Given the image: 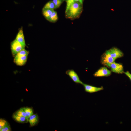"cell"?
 <instances>
[{"label":"cell","instance_id":"cell-1","mask_svg":"<svg viewBox=\"0 0 131 131\" xmlns=\"http://www.w3.org/2000/svg\"><path fill=\"white\" fill-rule=\"evenodd\" d=\"M83 5L79 2L75 1L66 10V18L71 20L79 18L83 10Z\"/></svg>","mask_w":131,"mask_h":131},{"label":"cell","instance_id":"cell-2","mask_svg":"<svg viewBox=\"0 0 131 131\" xmlns=\"http://www.w3.org/2000/svg\"><path fill=\"white\" fill-rule=\"evenodd\" d=\"M25 48V47L22 46L15 39L11 43V50L12 55L14 57L24 49Z\"/></svg>","mask_w":131,"mask_h":131},{"label":"cell","instance_id":"cell-3","mask_svg":"<svg viewBox=\"0 0 131 131\" xmlns=\"http://www.w3.org/2000/svg\"><path fill=\"white\" fill-rule=\"evenodd\" d=\"M115 60L106 51L102 54L101 57V64L108 67H109L111 64L115 62Z\"/></svg>","mask_w":131,"mask_h":131},{"label":"cell","instance_id":"cell-4","mask_svg":"<svg viewBox=\"0 0 131 131\" xmlns=\"http://www.w3.org/2000/svg\"><path fill=\"white\" fill-rule=\"evenodd\" d=\"M106 51L115 60L118 58L122 57L124 55L123 53L116 47H113Z\"/></svg>","mask_w":131,"mask_h":131},{"label":"cell","instance_id":"cell-5","mask_svg":"<svg viewBox=\"0 0 131 131\" xmlns=\"http://www.w3.org/2000/svg\"><path fill=\"white\" fill-rule=\"evenodd\" d=\"M66 73L75 83L82 85L83 83L80 80L77 73L73 69L67 70Z\"/></svg>","mask_w":131,"mask_h":131},{"label":"cell","instance_id":"cell-6","mask_svg":"<svg viewBox=\"0 0 131 131\" xmlns=\"http://www.w3.org/2000/svg\"><path fill=\"white\" fill-rule=\"evenodd\" d=\"M108 67H110L111 71L113 72L119 74L124 73L123 67L122 65L115 62L111 64Z\"/></svg>","mask_w":131,"mask_h":131},{"label":"cell","instance_id":"cell-7","mask_svg":"<svg viewBox=\"0 0 131 131\" xmlns=\"http://www.w3.org/2000/svg\"><path fill=\"white\" fill-rule=\"evenodd\" d=\"M111 74V71L107 67H103L97 70L93 74L95 77H107L110 76Z\"/></svg>","mask_w":131,"mask_h":131},{"label":"cell","instance_id":"cell-8","mask_svg":"<svg viewBox=\"0 0 131 131\" xmlns=\"http://www.w3.org/2000/svg\"><path fill=\"white\" fill-rule=\"evenodd\" d=\"M82 85L83 86L85 91L90 93H93L101 91L103 89V87H97L90 85L84 84L83 83Z\"/></svg>","mask_w":131,"mask_h":131},{"label":"cell","instance_id":"cell-9","mask_svg":"<svg viewBox=\"0 0 131 131\" xmlns=\"http://www.w3.org/2000/svg\"><path fill=\"white\" fill-rule=\"evenodd\" d=\"M28 55L19 57H14V62L16 65L19 66L24 65L26 62Z\"/></svg>","mask_w":131,"mask_h":131},{"label":"cell","instance_id":"cell-10","mask_svg":"<svg viewBox=\"0 0 131 131\" xmlns=\"http://www.w3.org/2000/svg\"><path fill=\"white\" fill-rule=\"evenodd\" d=\"M15 39L23 46L25 47L26 46L24 36L22 28L19 30Z\"/></svg>","mask_w":131,"mask_h":131},{"label":"cell","instance_id":"cell-11","mask_svg":"<svg viewBox=\"0 0 131 131\" xmlns=\"http://www.w3.org/2000/svg\"><path fill=\"white\" fill-rule=\"evenodd\" d=\"M38 121V117L36 114H33L28 119V121L31 126H33L36 125Z\"/></svg>","mask_w":131,"mask_h":131},{"label":"cell","instance_id":"cell-12","mask_svg":"<svg viewBox=\"0 0 131 131\" xmlns=\"http://www.w3.org/2000/svg\"><path fill=\"white\" fill-rule=\"evenodd\" d=\"M54 11V10L53 9L43 8L42 12L44 16L48 21L50 16Z\"/></svg>","mask_w":131,"mask_h":131},{"label":"cell","instance_id":"cell-13","mask_svg":"<svg viewBox=\"0 0 131 131\" xmlns=\"http://www.w3.org/2000/svg\"><path fill=\"white\" fill-rule=\"evenodd\" d=\"M12 117L15 120L19 122L25 123L28 121L27 118L17 115L15 114L13 115Z\"/></svg>","mask_w":131,"mask_h":131},{"label":"cell","instance_id":"cell-14","mask_svg":"<svg viewBox=\"0 0 131 131\" xmlns=\"http://www.w3.org/2000/svg\"><path fill=\"white\" fill-rule=\"evenodd\" d=\"M58 19V17L57 12L54 11L50 16L48 21L52 22H55Z\"/></svg>","mask_w":131,"mask_h":131},{"label":"cell","instance_id":"cell-15","mask_svg":"<svg viewBox=\"0 0 131 131\" xmlns=\"http://www.w3.org/2000/svg\"><path fill=\"white\" fill-rule=\"evenodd\" d=\"M43 8L54 10L56 9V7L54 3L52 0L49 1L44 6Z\"/></svg>","mask_w":131,"mask_h":131},{"label":"cell","instance_id":"cell-16","mask_svg":"<svg viewBox=\"0 0 131 131\" xmlns=\"http://www.w3.org/2000/svg\"><path fill=\"white\" fill-rule=\"evenodd\" d=\"M23 108L27 115V118L28 120L29 117L33 114V109L28 107H24Z\"/></svg>","mask_w":131,"mask_h":131},{"label":"cell","instance_id":"cell-17","mask_svg":"<svg viewBox=\"0 0 131 131\" xmlns=\"http://www.w3.org/2000/svg\"><path fill=\"white\" fill-rule=\"evenodd\" d=\"M14 114L19 116L25 117L27 118V115L23 108L17 111Z\"/></svg>","mask_w":131,"mask_h":131},{"label":"cell","instance_id":"cell-18","mask_svg":"<svg viewBox=\"0 0 131 131\" xmlns=\"http://www.w3.org/2000/svg\"><path fill=\"white\" fill-rule=\"evenodd\" d=\"M29 53V52L24 49L20 51L15 56L19 57L25 55H28Z\"/></svg>","mask_w":131,"mask_h":131},{"label":"cell","instance_id":"cell-19","mask_svg":"<svg viewBox=\"0 0 131 131\" xmlns=\"http://www.w3.org/2000/svg\"><path fill=\"white\" fill-rule=\"evenodd\" d=\"M52 1L55 6L56 9L59 8L64 1L63 0H52Z\"/></svg>","mask_w":131,"mask_h":131},{"label":"cell","instance_id":"cell-20","mask_svg":"<svg viewBox=\"0 0 131 131\" xmlns=\"http://www.w3.org/2000/svg\"><path fill=\"white\" fill-rule=\"evenodd\" d=\"M8 123L5 120L0 118V130L2 129Z\"/></svg>","mask_w":131,"mask_h":131},{"label":"cell","instance_id":"cell-21","mask_svg":"<svg viewBox=\"0 0 131 131\" xmlns=\"http://www.w3.org/2000/svg\"><path fill=\"white\" fill-rule=\"evenodd\" d=\"M66 2V10L68 9L70 6L75 1V0H65Z\"/></svg>","mask_w":131,"mask_h":131},{"label":"cell","instance_id":"cell-22","mask_svg":"<svg viewBox=\"0 0 131 131\" xmlns=\"http://www.w3.org/2000/svg\"><path fill=\"white\" fill-rule=\"evenodd\" d=\"M11 130L10 126L8 123L0 130V131H10Z\"/></svg>","mask_w":131,"mask_h":131},{"label":"cell","instance_id":"cell-23","mask_svg":"<svg viewBox=\"0 0 131 131\" xmlns=\"http://www.w3.org/2000/svg\"><path fill=\"white\" fill-rule=\"evenodd\" d=\"M125 74L129 78L131 81V74L128 71L126 72H124Z\"/></svg>","mask_w":131,"mask_h":131},{"label":"cell","instance_id":"cell-24","mask_svg":"<svg viewBox=\"0 0 131 131\" xmlns=\"http://www.w3.org/2000/svg\"><path fill=\"white\" fill-rule=\"evenodd\" d=\"M76 1L79 2L81 4H83L84 0H75Z\"/></svg>","mask_w":131,"mask_h":131},{"label":"cell","instance_id":"cell-25","mask_svg":"<svg viewBox=\"0 0 131 131\" xmlns=\"http://www.w3.org/2000/svg\"><path fill=\"white\" fill-rule=\"evenodd\" d=\"M64 1H65V0H63Z\"/></svg>","mask_w":131,"mask_h":131}]
</instances>
